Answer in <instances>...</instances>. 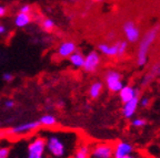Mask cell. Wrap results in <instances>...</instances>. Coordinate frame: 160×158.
<instances>
[{"label": "cell", "instance_id": "cell-31", "mask_svg": "<svg viewBox=\"0 0 160 158\" xmlns=\"http://www.w3.org/2000/svg\"><path fill=\"white\" fill-rule=\"evenodd\" d=\"M91 1H93V2H102L103 0H91Z\"/></svg>", "mask_w": 160, "mask_h": 158}, {"label": "cell", "instance_id": "cell-3", "mask_svg": "<svg viewBox=\"0 0 160 158\" xmlns=\"http://www.w3.org/2000/svg\"><path fill=\"white\" fill-rule=\"evenodd\" d=\"M122 32L125 35V38L129 43L135 44L137 42H139L140 38H141V31L140 28L138 27L137 23L131 19L126 20L122 23Z\"/></svg>", "mask_w": 160, "mask_h": 158}, {"label": "cell", "instance_id": "cell-24", "mask_svg": "<svg viewBox=\"0 0 160 158\" xmlns=\"http://www.w3.org/2000/svg\"><path fill=\"white\" fill-rule=\"evenodd\" d=\"M139 104H140V105H141L142 107L147 109V107H149V105H150V100L148 99V97H142V99H140Z\"/></svg>", "mask_w": 160, "mask_h": 158}, {"label": "cell", "instance_id": "cell-4", "mask_svg": "<svg viewBox=\"0 0 160 158\" xmlns=\"http://www.w3.org/2000/svg\"><path fill=\"white\" fill-rule=\"evenodd\" d=\"M46 148L53 157H63L66 155V145L58 136H50L46 143Z\"/></svg>", "mask_w": 160, "mask_h": 158}, {"label": "cell", "instance_id": "cell-6", "mask_svg": "<svg viewBox=\"0 0 160 158\" xmlns=\"http://www.w3.org/2000/svg\"><path fill=\"white\" fill-rule=\"evenodd\" d=\"M101 63V58L97 51H90L85 57V63H83L82 69L87 73H95L100 67Z\"/></svg>", "mask_w": 160, "mask_h": 158}, {"label": "cell", "instance_id": "cell-27", "mask_svg": "<svg viewBox=\"0 0 160 158\" xmlns=\"http://www.w3.org/2000/svg\"><path fill=\"white\" fill-rule=\"evenodd\" d=\"M19 12H25V13H30L31 12V7L29 5H25L19 9Z\"/></svg>", "mask_w": 160, "mask_h": 158}, {"label": "cell", "instance_id": "cell-32", "mask_svg": "<svg viewBox=\"0 0 160 158\" xmlns=\"http://www.w3.org/2000/svg\"><path fill=\"white\" fill-rule=\"evenodd\" d=\"M159 75H160V67H159Z\"/></svg>", "mask_w": 160, "mask_h": 158}, {"label": "cell", "instance_id": "cell-8", "mask_svg": "<svg viewBox=\"0 0 160 158\" xmlns=\"http://www.w3.org/2000/svg\"><path fill=\"white\" fill-rule=\"evenodd\" d=\"M135 151L133 146L128 142H118L113 148V157L115 158H131Z\"/></svg>", "mask_w": 160, "mask_h": 158}, {"label": "cell", "instance_id": "cell-23", "mask_svg": "<svg viewBox=\"0 0 160 158\" xmlns=\"http://www.w3.org/2000/svg\"><path fill=\"white\" fill-rule=\"evenodd\" d=\"M10 155V149L8 147H0V158H7Z\"/></svg>", "mask_w": 160, "mask_h": 158}, {"label": "cell", "instance_id": "cell-10", "mask_svg": "<svg viewBox=\"0 0 160 158\" xmlns=\"http://www.w3.org/2000/svg\"><path fill=\"white\" fill-rule=\"evenodd\" d=\"M139 95H137V96H135L132 100H130V101L126 102V103H123V106H122V115L125 118H131V117L133 116L136 114V112H137V109L138 106H139Z\"/></svg>", "mask_w": 160, "mask_h": 158}, {"label": "cell", "instance_id": "cell-30", "mask_svg": "<svg viewBox=\"0 0 160 158\" xmlns=\"http://www.w3.org/2000/svg\"><path fill=\"white\" fill-rule=\"evenodd\" d=\"M6 32H7V29H6V27H5V26H2V25H0V35H3Z\"/></svg>", "mask_w": 160, "mask_h": 158}, {"label": "cell", "instance_id": "cell-7", "mask_svg": "<svg viewBox=\"0 0 160 158\" xmlns=\"http://www.w3.org/2000/svg\"><path fill=\"white\" fill-rule=\"evenodd\" d=\"M113 147L109 143H100L93 147L90 156L93 158H111L113 157Z\"/></svg>", "mask_w": 160, "mask_h": 158}, {"label": "cell", "instance_id": "cell-18", "mask_svg": "<svg viewBox=\"0 0 160 158\" xmlns=\"http://www.w3.org/2000/svg\"><path fill=\"white\" fill-rule=\"evenodd\" d=\"M118 47V57L117 58H123L128 52V48H129V42L127 40H119L116 42Z\"/></svg>", "mask_w": 160, "mask_h": 158}, {"label": "cell", "instance_id": "cell-12", "mask_svg": "<svg viewBox=\"0 0 160 158\" xmlns=\"http://www.w3.org/2000/svg\"><path fill=\"white\" fill-rule=\"evenodd\" d=\"M76 50H77V45H76L75 42L72 41L62 42L59 45V48H58V55L60 58H62V59H66V58H69Z\"/></svg>", "mask_w": 160, "mask_h": 158}, {"label": "cell", "instance_id": "cell-19", "mask_svg": "<svg viewBox=\"0 0 160 158\" xmlns=\"http://www.w3.org/2000/svg\"><path fill=\"white\" fill-rule=\"evenodd\" d=\"M90 154H91V151H90L89 146L80 145L77 151H76L75 157L76 158H88V157H90Z\"/></svg>", "mask_w": 160, "mask_h": 158}, {"label": "cell", "instance_id": "cell-26", "mask_svg": "<svg viewBox=\"0 0 160 158\" xmlns=\"http://www.w3.org/2000/svg\"><path fill=\"white\" fill-rule=\"evenodd\" d=\"M116 31H113V30H111V31H109V32H107V35H106V37H107V40L108 41H113V40L116 39Z\"/></svg>", "mask_w": 160, "mask_h": 158}, {"label": "cell", "instance_id": "cell-20", "mask_svg": "<svg viewBox=\"0 0 160 158\" xmlns=\"http://www.w3.org/2000/svg\"><path fill=\"white\" fill-rule=\"evenodd\" d=\"M40 124L42 126H55L57 124V118H56L53 115H50V114H46V115H42L39 119Z\"/></svg>", "mask_w": 160, "mask_h": 158}, {"label": "cell", "instance_id": "cell-1", "mask_svg": "<svg viewBox=\"0 0 160 158\" xmlns=\"http://www.w3.org/2000/svg\"><path fill=\"white\" fill-rule=\"evenodd\" d=\"M160 32V25H156L148 29L142 37L139 40V45L137 49V55H136V63L139 67H142L147 64L148 57H149L150 48L156 42Z\"/></svg>", "mask_w": 160, "mask_h": 158}, {"label": "cell", "instance_id": "cell-11", "mask_svg": "<svg viewBox=\"0 0 160 158\" xmlns=\"http://www.w3.org/2000/svg\"><path fill=\"white\" fill-rule=\"evenodd\" d=\"M98 51L101 54L108 58H117L118 57V47L117 43H99Z\"/></svg>", "mask_w": 160, "mask_h": 158}, {"label": "cell", "instance_id": "cell-9", "mask_svg": "<svg viewBox=\"0 0 160 158\" xmlns=\"http://www.w3.org/2000/svg\"><path fill=\"white\" fill-rule=\"evenodd\" d=\"M40 126H41V124H40L39 121L27 122V123L20 124V125L10 128L9 131H8V134H10V135H22V134L36 131L37 128H39Z\"/></svg>", "mask_w": 160, "mask_h": 158}, {"label": "cell", "instance_id": "cell-5", "mask_svg": "<svg viewBox=\"0 0 160 158\" xmlns=\"http://www.w3.org/2000/svg\"><path fill=\"white\" fill-rule=\"evenodd\" d=\"M46 143H47V141H45L42 137H36L32 142H30L27 149L28 158L43 157V153H45L46 149Z\"/></svg>", "mask_w": 160, "mask_h": 158}, {"label": "cell", "instance_id": "cell-22", "mask_svg": "<svg viewBox=\"0 0 160 158\" xmlns=\"http://www.w3.org/2000/svg\"><path fill=\"white\" fill-rule=\"evenodd\" d=\"M146 124H147V121L145 118H135L131 122V125L133 127H137V128H141V127L146 126Z\"/></svg>", "mask_w": 160, "mask_h": 158}, {"label": "cell", "instance_id": "cell-29", "mask_svg": "<svg viewBox=\"0 0 160 158\" xmlns=\"http://www.w3.org/2000/svg\"><path fill=\"white\" fill-rule=\"evenodd\" d=\"M6 15H7V8L5 6L0 5V18L5 17Z\"/></svg>", "mask_w": 160, "mask_h": 158}, {"label": "cell", "instance_id": "cell-28", "mask_svg": "<svg viewBox=\"0 0 160 158\" xmlns=\"http://www.w3.org/2000/svg\"><path fill=\"white\" fill-rule=\"evenodd\" d=\"M15 106V102L12 100H8V101L5 102V107L6 109H12Z\"/></svg>", "mask_w": 160, "mask_h": 158}, {"label": "cell", "instance_id": "cell-25", "mask_svg": "<svg viewBox=\"0 0 160 158\" xmlns=\"http://www.w3.org/2000/svg\"><path fill=\"white\" fill-rule=\"evenodd\" d=\"M2 80L5 82H11L13 80V75L11 73H9V72H6L2 74Z\"/></svg>", "mask_w": 160, "mask_h": 158}, {"label": "cell", "instance_id": "cell-14", "mask_svg": "<svg viewBox=\"0 0 160 158\" xmlns=\"http://www.w3.org/2000/svg\"><path fill=\"white\" fill-rule=\"evenodd\" d=\"M68 59H69L70 64L72 65L73 67H77V69H80V67H81V69H82L83 63H85V55H83L80 51H77V50H76Z\"/></svg>", "mask_w": 160, "mask_h": 158}, {"label": "cell", "instance_id": "cell-17", "mask_svg": "<svg viewBox=\"0 0 160 158\" xmlns=\"http://www.w3.org/2000/svg\"><path fill=\"white\" fill-rule=\"evenodd\" d=\"M157 75H159V65L155 64L152 67H151V69H150V71L148 72L147 74L143 77L142 85H147V84H149L150 82L152 81V80L157 77Z\"/></svg>", "mask_w": 160, "mask_h": 158}, {"label": "cell", "instance_id": "cell-15", "mask_svg": "<svg viewBox=\"0 0 160 158\" xmlns=\"http://www.w3.org/2000/svg\"><path fill=\"white\" fill-rule=\"evenodd\" d=\"M30 22H31V16H30V13L19 12L16 16V19H15L16 27L25 28V27H27Z\"/></svg>", "mask_w": 160, "mask_h": 158}, {"label": "cell", "instance_id": "cell-16", "mask_svg": "<svg viewBox=\"0 0 160 158\" xmlns=\"http://www.w3.org/2000/svg\"><path fill=\"white\" fill-rule=\"evenodd\" d=\"M103 91V83L101 81L93 82L89 87V95L91 99H98Z\"/></svg>", "mask_w": 160, "mask_h": 158}, {"label": "cell", "instance_id": "cell-21", "mask_svg": "<svg viewBox=\"0 0 160 158\" xmlns=\"http://www.w3.org/2000/svg\"><path fill=\"white\" fill-rule=\"evenodd\" d=\"M41 26H42V29L46 30V31H51L53 29V27H55V21L48 18V19L43 20Z\"/></svg>", "mask_w": 160, "mask_h": 158}, {"label": "cell", "instance_id": "cell-13", "mask_svg": "<svg viewBox=\"0 0 160 158\" xmlns=\"http://www.w3.org/2000/svg\"><path fill=\"white\" fill-rule=\"evenodd\" d=\"M138 95V90L135 89L133 86H130V85H123V87L119 91V97L120 101L123 103L132 100L135 96Z\"/></svg>", "mask_w": 160, "mask_h": 158}, {"label": "cell", "instance_id": "cell-2", "mask_svg": "<svg viewBox=\"0 0 160 158\" xmlns=\"http://www.w3.org/2000/svg\"><path fill=\"white\" fill-rule=\"evenodd\" d=\"M103 80H105L106 86L112 93H119L120 90L123 87L122 77L117 70H107L103 74Z\"/></svg>", "mask_w": 160, "mask_h": 158}]
</instances>
